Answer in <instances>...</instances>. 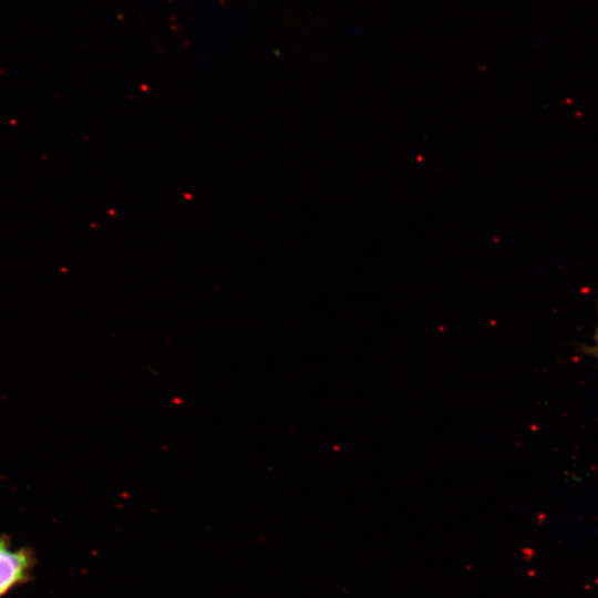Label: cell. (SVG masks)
<instances>
[{"label":"cell","instance_id":"cell-2","mask_svg":"<svg viewBox=\"0 0 598 598\" xmlns=\"http://www.w3.org/2000/svg\"><path fill=\"white\" fill-rule=\"evenodd\" d=\"M597 343H598V334H597Z\"/></svg>","mask_w":598,"mask_h":598},{"label":"cell","instance_id":"cell-1","mask_svg":"<svg viewBox=\"0 0 598 598\" xmlns=\"http://www.w3.org/2000/svg\"><path fill=\"white\" fill-rule=\"evenodd\" d=\"M37 567V556L29 546L16 545L9 535H0V598L28 584Z\"/></svg>","mask_w":598,"mask_h":598}]
</instances>
